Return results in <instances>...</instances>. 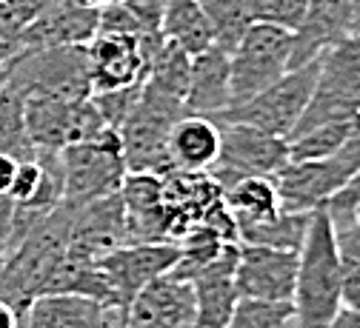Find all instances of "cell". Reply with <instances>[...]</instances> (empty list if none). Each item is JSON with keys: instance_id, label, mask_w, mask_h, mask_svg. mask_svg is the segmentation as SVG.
<instances>
[{"instance_id": "f35d334b", "label": "cell", "mask_w": 360, "mask_h": 328, "mask_svg": "<svg viewBox=\"0 0 360 328\" xmlns=\"http://www.w3.org/2000/svg\"><path fill=\"white\" fill-rule=\"evenodd\" d=\"M106 328H131V325L126 322V317H123V314H115V317L106 322Z\"/></svg>"}, {"instance_id": "e575fe53", "label": "cell", "mask_w": 360, "mask_h": 328, "mask_svg": "<svg viewBox=\"0 0 360 328\" xmlns=\"http://www.w3.org/2000/svg\"><path fill=\"white\" fill-rule=\"evenodd\" d=\"M326 328H360V308H340Z\"/></svg>"}, {"instance_id": "277c9868", "label": "cell", "mask_w": 360, "mask_h": 328, "mask_svg": "<svg viewBox=\"0 0 360 328\" xmlns=\"http://www.w3.org/2000/svg\"><path fill=\"white\" fill-rule=\"evenodd\" d=\"M360 114V34H349L318 58V83L292 134Z\"/></svg>"}, {"instance_id": "4316f807", "label": "cell", "mask_w": 360, "mask_h": 328, "mask_svg": "<svg viewBox=\"0 0 360 328\" xmlns=\"http://www.w3.org/2000/svg\"><path fill=\"white\" fill-rule=\"evenodd\" d=\"M212 29V46L223 49L226 55L235 52V46L252 26V18L243 6V0H200Z\"/></svg>"}, {"instance_id": "30bf717a", "label": "cell", "mask_w": 360, "mask_h": 328, "mask_svg": "<svg viewBox=\"0 0 360 328\" xmlns=\"http://www.w3.org/2000/svg\"><path fill=\"white\" fill-rule=\"evenodd\" d=\"M286 163L289 143L283 137L246 123H220V155L209 174L223 192L243 177H275Z\"/></svg>"}, {"instance_id": "e0dca14e", "label": "cell", "mask_w": 360, "mask_h": 328, "mask_svg": "<svg viewBox=\"0 0 360 328\" xmlns=\"http://www.w3.org/2000/svg\"><path fill=\"white\" fill-rule=\"evenodd\" d=\"M101 29V12L83 9L72 0H52L23 32L20 46L29 49H52V46H89Z\"/></svg>"}, {"instance_id": "83f0119b", "label": "cell", "mask_w": 360, "mask_h": 328, "mask_svg": "<svg viewBox=\"0 0 360 328\" xmlns=\"http://www.w3.org/2000/svg\"><path fill=\"white\" fill-rule=\"evenodd\" d=\"M226 328H295V306L292 300L238 297Z\"/></svg>"}, {"instance_id": "8fae6325", "label": "cell", "mask_w": 360, "mask_h": 328, "mask_svg": "<svg viewBox=\"0 0 360 328\" xmlns=\"http://www.w3.org/2000/svg\"><path fill=\"white\" fill-rule=\"evenodd\" d=\"M23 123L37 152H60L72 143L95 137L106 126L92 98L69 100L55 95H26Z\"/></svg>"}, {"instance_id": "8992f818", "label": "cell", "mask_w": 360, "mask_h": 328, "mask_svg": "<svg viewBox=\"0 0 360 328\" xmlns=\"http://www.w3.org/2000/svg\"><path fill=\"white\" fill-rule=\"evenodd\" d=\"M360 171V134L354 131L346 146L323 160H289L275 177L283 211L323 209L343 185Z\"/></svg>"}, {"instance_id": "cb8c5ba5", "label": "cell", "mask_w": 360, "mask_h": 328, "mask_svg": "<svg viewBox=\"0 0 360 328\" xmlns=\"http://www.w3.org/2000/svg\"><path fill=\"white\" fill-rule=\"evenodd\" d=\"M189 74H192V58L184 49H177L174 43L163 40V46L158 49V55H155V60H152V66L143 77V86L160 91V95H166V98L186 100Z\"/></svg>"}, {"instance_id": "8d00e7d4", "label": "cell", "mask_w": 360, "mask_h": 328, "mask_svg": "<svg viewBox=\"0 0 360 328\" xmlns=\"http://www.w3.org/2000/svg\"><path fill=\"white\" fill-rule=\"evenodd\" d=\"M6 257H9V234H6L4 228H0V268H4Z\"/></svg>"}, {"instance_id": "9a60e30c", "label": "cell", "mask_w": 360, "mask_h": 328, "mask_svg": "<svg viewBox=\"0 0 360 328\" xmlns=\"http://www.w3.org/2000/svg\"><path fill=\"white\" fill-rule=\"evenodd\" d=\"M297 251L238 243L235 291L246 300H292Z\"/></svg>"}, {"instance_id": "836d02e7", "label": "cell", "mask_w": 360, "mask_h": 328, "mask_svg": "<svg viewBox=\"0 0 360 328\" xmlns=\"http://www.w3.org/2000/svg\"><path fill=\"white\" fill-rule=\"evenodd\" d=\"M15 169H18V160L9 157V155H0V195L9 192V185L15 180Z\"/></svg>"}, {"instance_id": "d6a6232c", "label": "cell", "mask_w": 360, "mask_h": 328, "mask_svg": "<svg viewBox=\"0 0 360 328\" xmlns=\"http://www.w3.org/2000/svg\"><path fill=\"white\" fill-rule=\"evenodd\" d=\"M4 4V9L12 15V20L20 26V29H26L43 9H46L52 0H0Z\"/></svg>"}, {"instance_id": "44dd1931", "label": "cell", "mask_w": 360, "mask_h": 328, "mask_svg": "<svg viewBox=\"0 0 360 328\" xmlns=\"http://www.w3.org/2000/svg\"><path fill=\"white\" fill-rule=\"evenodd\" d=\"M160 34L189 58L206 52L212 46V29L200 0H163Z\"/></svg>"}, {"instance_id": "484cf974", "label": "cell", "mask_w": 360, "mask_h": 328, "mask_svg": "<svg viewBox=\"0 0 360 328\" xmlns=\"http://www.w3.org/2000/svg\"><path fill=\"white\" fill-rule=\"evenodd\" d=\"M354 134V120H338V123H323L309 131L292 134L289 143V160H323L332 157L346 146V140Z\"/></svg>"}, {"instance_id": "7402d4cb", "label": "cell", "mask_w": 360, "mask_h": 328, "mask_svg": "<svg viewBox=\"0 0 360 328\" xmlns=\"http://www.w3.org/2000/svg\"><path fill=\"white\" fill-rule=\"evenodd\" d=\"M309 217H311V211H281L269 220L238 223V243L300 251L306 228H309Z\"/></svg>"}, {"instance_id": "7c38bea8", "label": "cell", "mask_w": 360, "mask_h": 328, "mask_svg": "<svg viewBox=\"0 0 360 328\" xmlns=\"http://www.w3.org/2000/svg\"><path fill=\"white\" fill-rule=\"evenodd\" d=\"M163 34H123V32H98L86 46L89 77L92 91H112L143 83Z\"/></svg>"}, {"instance_id": "d6986e66", "label": "cell", "mask_w": 360, "mask_h": 328, "mask_svg": "<svg viewBox=\"0 0 360 328\" xmlns=\"http://www.w3.org/2000/svg\"><path fill=\"white\" fill-rule=\"evenodd\" d=\"M186 114L217 120L229 109V55L209 46L192 58V74L186 88Z\"/></svg>"}, {"instance_id": "f546056e", "label": "cell", "mask_w": 360, "mask_h": 328, "mask_svg": "<svg viewBox=\"0 0 360 328\" xmlns=\"http://www.w3.org/2000/svg\"><path fill=\"white\" fill-rule=\"evenodd\" d=\"M243 6L252 23H266V26H278L286 32H297L309 12V0H243Z\"/></svg>"}, {"instance_id": "d590c367", "label": "cell", "mask_w": 360, "mask_h": 328, "mask_svg": "<svg viewBox=\"0 0 360 328\" xmlns=\"http://www.w3.org/2000/svg\"><path fill=\"white\" fill-rule=\"evenodd\" d=\"M0 328H23V317L4 300H0Z\"/></svg>"}, {"instance_id": "d4e9b609", "label": "cell", "mask_w": 360, "mask_h": 328, "mask_svg": "<svg viewBox=\"0 0 360 328\" xmlns=\"http://www.w3.org/2000/svg\"><path fill=\"white\" fill-rule=\"evenodd\" d=\"M0 155L15 160H29L37 155L23 123V95L6 80L0 86Z\"/></svg>"}, {"instance_id": "ba28073f", "label": "cell", "mask_w": 360, "mask_h": 328, "mask_svg": "<svg viewBox=\"0 0 360 328\" xmlns=\"http://www.w3.org/2000/svg\"><path fill=\"white\" fill-rule=\"evenodd\" d=\"M295 37L286 29L252 23L229 55V109L252 100L292 69Z\"/></svg>"}, {"instance_id": "6da1fadb", "label": "cell", "mask_w": 360, "mask_h": 328, "mask_svg": "<svg viewBox=\"0 0 360 328\" xmlns=\"http://www.w3.org/2000/svg\"><path fill=\"white\" fill-rule=\"evenodd\" d=\"M292 306L295 328H326L343 308L338 228L326 209H314L309 217L306 237L297 251Z\"/></svg>"}, {"instance_id": "2e32d148", "label": "cell", "mask_w": 360, "mask_h": 328, "mask_svg": "<svg viewBox=\"0 0 360 328\" xmlns=\"http://www.w3.org/2000/svg\"><path fill=\"white\" fill-rule=\"evenodd\" d=\"M129 243H172L163 206V183L152 171H129L120 185Z\"/></svg>"}, {"instance_id": "3957f363", "label": "cell", "mask_w": 360, "mask_h": 328, "mask_svg": "<svg viewBox=\"0 0 360 328\" xmlns=\"http://www.w3.org/2000/svg\"><path fill=\"white\" fill-rule=\"evenodd\" d=\"M186 114L184 100L166 98L160 91L141 86V98L120 123V152L126 171H152L166 174L169 160V131Z\"/></svg>"}, {"instance_id": "5bb4252c", "label": "cell", "mask_w": 360, "mask_h": 328, "mask_svg": "<svg viewBox=\"0 0 360 328\" xmlns=\"http://www.w3.org/2000/svg\"><path fill=\"white\" fill-rule=\"evenodd\" d=\"M195 308V286L174 271H166L131 297L123 317L131 328H192Z\"/></svg>"}, {"instance_id": "603a6c76", "label": "cell", "mask_w": 360, "mask_h": 328, "mask_svg": "<svg viewBox=\"0 0 360 328\" xmlns=\"http://www.w3.org/2000/svg\"><path fill=\"white\" fill-rule=\"evenodd\" d=\"M223 203L232 211L235 223H257L283 211L272 177H243L223 189Z\"/></svg>"}, {"instance_id": "ab89813d", "label": "cell", "mask_w": 360, "mask_h": 328, "mask_svg": "<svg viewBox=\"0 0 360 328\" xmlns=\"http://www.w3.org/2000/svg\"><path fill=\"white\" fill-rule=\"evenodd\" d=\"M354 131H357V134H360V114H357V117H354Z\"/></svg>"}, {"instance_id": "60d3db41", "label": "cell", "mask_w": 360, "mask_h": 328, "mask_svg": "<svg viewBox=\"0 0 360 328\" xmlns=\"http://www.w3.org/2000/svg\"><path fill=\"white\" fill-rule=\"evenodd\" d=\"M4 80H6V69H0V86H4Z\"/></svg>"}, {"instance_id": "ffe728a7", "label": "cell", "mask_w": 360, "mask_h": 328, "mask_svg": "<svg viewBox=\"0 0 360 328\" xmlns=\"http://www.w3.org/2000/svg\"><path fill=\"white\" fill-rule=\"evenodd\" d=\"M220 155V123L184 114L169 131V160L172 169L184 171H209Z\"/></svg>"}, {"instance_id": "74e56055", "label": "cell", "mask_w": 360, "mask_h": 328, "mask_svg": "<svg viewBox=\"0 0 360 328\" xmlns=\"http://www.w3.org/2000/svg\"><path fill=\"white\" fill-rule=\"evenodd\" d=\"M349 228H357L360 231V195H357V200H354V206H352V225Z\"/></svg>"}, {"instance_id": "1f68e13d", "label": "cell", "mask_w": 360, "mask_h": 328, "mask_svg": "<svg viewBox=\"0 0 360 328\" xmlns=\"http://www.w3.org/2000/svg\"><path fill=\"white\" fill-rule=\"evenodd\" d=\"M20 32H23V29L12 20V15L4 9V4H0V69H6V66L23 52Z\"/></svg>"}, {"instance_id": "ac0fdd59", "label": "cell", "mask_w": 360, "mask_h": 328, "mask_svg": "<svg viewBox=\"0 0 360 328\" xmlns=\"http://www.w3.org/2000/svg\"><path fill=\"white\" fill-rule=\"evenodd\" d=\"M115 314L123 311L83 294L49 291L37 294L29 303V308L23 311V328H106Z\"/></svg>"}, {"instance_id": "4fadbf2b", "label": "cell", "mask_w": 360, "mask_h": 328, "mask_svg": "<svg viewBox=\"0 0 360 328\" xmlns=\"http://www.w3.org/2000/svg\"><path fill=\"white\" fill-rule=\"evenodd\" d=\"M177 260H180L177 243H129L106 251L98 260V265L109 283L115 308L126 311L131 297L146 283H152L155 277L172 271Z\"/></svg>"}, {"instance_id": "9c48e42d", "label": "cell", "mask_w": 360, "mask_h": 328, "mask_svg": "<svg viewBox=\"0 0 360 328\" xmlns=\"http://www.w3.org/2000/svg\"><path fill=\"white\" fill-rule=\"evenodd\" d=\"M314 83H318V60L295 66L283 77H278L272 86H266L252 100L235 109H226L217 117V123H246L260 131L289 140L309 106Z\"/></svg>"}, {"instance_id": "5b68a950", "label": "cell", "mask_w": 360, "mask_h": 328, "mask_svg": "<svg viewBox=\"0 0 360 328\" xmlns=\"http://www.w3.org/2000/svg\"><path fill=\"white\" fill-rule=\"evenodd\" d=\"M60 177H63V200L89 203L120 192L126 163L120 152V134L112 126H103L95 137L80 140L58 152Z\"/></svg>"}, {"instance_id": "7a4b0ae2", "label": "cell", "mask_w": 360, "mask_h": 328, "mask_svg": "<svg viewBox=\"0 0 360 328\" xmlns=\"http://www.w3.org/2000/svg\"><path fill=\"white\" fill-rule=\"evenodd\" d=\"M72 231V203H60L55 211L43 217L29 237L9 251L4 268H0V300L9 303L20 317L29 303L43 294L52 271L63 260L69 249Z\"/></svg>"}, {"instance_id": "52a82bcc", "label": "cell", "mask_w": 360, "mask_h": 328, "mask_svg": "<svg viewBox=\"0 0 360 328\" xmlns=\"http://www.w3.org/2000/svg\"><path fill=\"white\" fill-rule=\"evenodd\" d=\"M6 83L20 95H55L69 100L92 98L86 46H52L20 52L6 66Z\"/></svg>"}, {"instance_id": "f1b7e54d", "label": "cell", "mask_w": 360, "mask_h": 328, "mask_svg": "<svg viewBox=\"0 0 360 328\" xmlns=\"http://www.w3.org/2000/svg\"><path fill=\"white\" fill-rule=\"evenodd\" d=\"M338 249H340L343 308H360V231L357 228L338 231Z\"/></svg>"}, {"instance_id": "4dcf8cb0", "label": "cell", "mask_w": 360, "mask_h": 328, "mask_svg": "<svg viewBox=\"0 0 360 328\" xmlns=\"http://www.w3.org/2000/svg\"><path fill=\"white\" fill-rule=\"evenodd\" d=\"M141 86L143 83L126 86V88H112V91H92V103H95V109L106 126L120 129V123L126 120V114L131 112V106L141 98Z\"/></svg>"}]
</instances>
